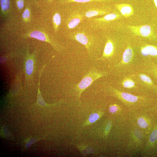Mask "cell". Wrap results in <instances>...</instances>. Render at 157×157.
Here are the masks:
<instances>
[{
    "label": "cell",
    "mask_w": 157,
    "mask_h": 157,
    "mask_svg": "<svg viewBox=\"0 0 157 157\" xmlns=\"http://www.w3.org/2000/svg\"><path fill=\"white\" fill-rule=\"evenodd\" d=\"M68 38L83 44L86 49L90 58L94 59L99 57L100 41L95 31L87 25L78 27L69 33Z\"/></svg>",
    "instance_id": "obj_1"
},
{
    "label": "cell",
    "mask_w": 157,
    "mask_h": 157,
    "mask_svg": "<svg viewBox=\"0 0 157 157\" xmlns=\"http://www.w3.org/2000/svg\"><path fill=\"white\" fill-rule=\"evenodd\" d=\"M108 72L102 71L95 67L91 69L83 77L81 81L75 85L74 90L79 99L82 93L95 81L107 75Z\"/></svg>",
    "instance_id": "obj_2"
},
{
    "label": "cell",
    "mask_w": 157,
    "mask_h": 157,
    "mask_svg": "<svg viewBox=\"0 0 157 157\" xmlns=\"http://www.w3.org/2000/svg\"><path fill=\"white\" fill-rule=\"evenodd\" d=\"M121 17L118 12H111L100 17H94L87 19L88 24L86 25L90 29L96 31L101 28L103 25L117 19Z\"/></svg>",
    "instance_id": "obj_3"
},
{
    "label": "cell",
    "mask_w": 157,
    "mask_h": 157,
    "mask_svg": "<svg viewBox=\"0 0 157 157\" xmlns=\"http://www.w3.org/2000/svg\"><path fill=\"white\" fill-rule=\"evenodd\" d=\"M116 47L114 40L110 37H107L102 56L96 60L109 63L113 62Z\"/></svg>",
    "instance_id": "obj_4"
},
{
    "label": "cell",
    "mask_w": 157,
    "mask_h": 157,
    "mask_svg": "<svg viewBox=\"0 0 157 157\" xmlns=\"http://www.w3.org/2000/svg\"><path fill=\"white\" fill-rule=\"evenodd\" d=\"M25 36L48 42L57 51L60 52L62 50V48L60 45L53 38L41 31L38 30L33 31L27 34Z\"/></svg>",
    "instance_id": "obj_5"
},
{
    "label": "cell",
    "mask_w": 157,
    "mask_h": 157,
    "mask_svg": "<svg viewBox=\"0 0 157 157\" xmlns=\"http://www.w3.org/2000/svg\"><path fill=\"white\" fill-rule=\"evenodd\" d=\"M127 27L135 35L149 38L156 39L157 38L152 27L149 25H128Z\"/></svg>",
    "instance_id": "obj_6"
},
{
    "label": "cell",
    "mask_w": 157,
    "mask_h": 157,
    "mask_svg": "<svg viewBox=\"0 0 157 157\" xmlns=\"http://www.w3.org/2000/svg\"><path fill=\"white\" fill-rule=\"evenodd\" d=\"M85 19L96 17L104 15L112 12L111 8L109 7H93L82 11Z\"/></svg>",
    "instance_id": "obj_7"
},
{
    "label": "cell",
    "mask_w": 157,
    "mask_h": 157,
    "mask_svg": "<svg viewBox=\"0 0 157 157\" xmlns=\"http://www.w3.org/2000/svg\"><path fill=\"white\" fill-rule=\"evenodd\" d=\"M85 19L82 11L78 10L74 11L71 13L67 19V27L69 29H74Z\"/></svg>",
    "instance_id": "obj_8"
},
{
    "label": "cell",
    "mask_w": 157,
    "mask_h": 157,
    "mask_svg": "<svg viewBox=\"0 0 157 157\" xmlns=\"http://www.w3.org/2000/svg\"><path fill=\"white\" fill-rule=\"evenodd\" d=\"M134 55V51L132 48L131 46L128 45L123 53L121 61L115 64V67H119L130 63L132 61Z\"/></svg>",
    "instance_id": "obj_9"
},
{
    "label": "cell",
    "mask_w": 157,
    "mask_h": 157,
    "mask_svg": "<svg viewBox=\"0 0 157 157\" xmlns=\"http://www.w3.org/2000/svg\"><path fill=\"white\" fill-rule=\"evenodd\" d=\"M115 6L121 15L125 18L129 17L133 15V8L130 4L126 3L116 4Z\"/></svg>",
    "instance_id": "obj_10"
},
{
    "label": "cell",
    "mask_w": 157,
    "mask_h": 157,
    "mask_svg": "<svg viewBox=\"0 0 157 157\" xmlns=\"http://www.w3.org/2000/svg\"><path fill=\"white\" fill-rule=\"evenodd\" d=\"M140 52L144 56H150L157 57V47L148 44L144 45L141 47Z\"/></svg>",
    "instance_id": "obj_11"
},
{
    "label": "cell",
    "mask_w": 157,
    "mask_h": 157,
    "mask_svg": "<svg viewBox=\"0 0 157 157\" xmlns=\"http://www.w3.org/2000/svg\"><path fill=\"white\" fill-rule=\"evenodd\" d=\"M133 75L137 77L139 81H140L142 83H143L144 85L154 89H157V86L154 83L151 78L147 75L144 74L138 73Z\"/></svg>",
    "instance_id": "obj_12"
},
{
    "label": "cell",
    "mask_w": 157,
    "mask_h": 157,
    "mask_svg": "<svg viewBox=\"0 0 157 157\" xmlns=\"http://www.w3.org/2000/svg\"><path fill=\"white\" fill-rule=\"evenodd\" d=\"M0 4L1 15H6L8 13L10 8V0H0Z\"/></svg>",
    "instance_id": "obj_13"
},
{
    "label": "cell",
    "mask_w": 157,
    "mask_h": 157,
    "mask_svg": "<svg viewBox=\"0 0 157 157\" xmlns=\"http://www.w3.org/2000/svg\"><path fill=\"white\" fill-rule=\"evenodd\" d=\"M34 69V61L31 58H29L26 60L25 65L26 73L27 76H31Z\"/></svg>",
    "instance_id": "obj_14"
},
{
    "label": "cell",
    "mask_w": 157,
    "mask_h": 157,
    "mask_svg": "<svg viewBox=\"0 0 157 157\" xmlns=\"http://www.w3.org/2000/svg\"><path fill=\"white\" fill-rule=\"evenodd\" d=\"M121 84L123 87L126 88H132L136 86L135 81L130 77L124 78L121 82Z\"/></svg>",
    "instance_id": "obj_15"
},
{
    "label": "cell",
    "mask_w": 157,
    "mask_h": 157,
    "mask_svg": "<svg viewBox=\"0 0 157 157\" xmlns=\"http://www.w3.org/2000/svg\"><path fill=\"white\" fill-rule=\"evenodd\" d=\"M101 115L99 113H94L91 114L88 119L84 123L83 126H88L95 122L100 118Z\"/></svg>",
    "instance_id": "obj_16"
},
{
    "label": "cell",
    "mask_w": 157,
    "mask_h": 157,
    "mask_svg": "<svg viewBox=\"0 0 157 157\" xmlns=\"http://www.w3.org/2000/svg\"><path fill=\"white\" fill-rule=\"evenodd\" d=\"M52 20L54 30L55 32H56L61 23V19L60 15L57 13H55L53 16Z\"/></svg>",
    "instance_id": "obj_17"
},
{
    "label": "cell",
    "mask_w": 157,
    "mask_h": 157,
    "mask_svg": "<svg viewBox=\"0 0 157 157\" xmlns=\"http://www.w3.org/2000/svg\"><path fill=\"white\" fill-rule=\"evenodd\" d=\"M111 0H64V1L65 3H85L92 2H108Z\"/></svg>",
    "instance_id": "obj_18"
},
{
    "label": "cell",
    "mask_w": 157,
    "mask_h": 157,
    "mask_svg": "<svg viewBox=\"0 0 157 157\" xmlns=\"http://www.w3.org/2000/svg\"><path fill=\"white\" fill-rule=\"evenodd\" d=\"M149 72L157 79V65L152 63L149 70Z\"/></svg>",
    "instance_id": "obj_19"
},
{
    "label": "cell",
    "mask_w": 157,
    "mask_h": 157,
    "mask_svg": "<svg viewBox=\"0 0 157 157\" xmlns=\"http://www.w3.org/2000/svg\"><path fill=\"white\" fill-rule=\"evenodd\" d=\"M157 140V127L152 132L149 137V141L151 144H154Z\"/></svg>",
    "instance_id": "obj_20"
},
{
    "label": "cell",
    "mask_w": 157,
    "mask_h": 157,
    "mask_svg": "<svg viewBox=\"0 0 157 157\" xmlns=\"http://www.w3.org/2000/svg\"><path fill=\"white\" fill-rule=\"evenodd\" d=\"M138 124L139 126L142 128H145L148 126V124L143 118L140 117L138 120Z\"/></svg>",
    "instance_id": "obj_21"
},
{
    "label": "cell",
    "mask_w": 157,
    "mask_h": 157,
    "mask_svg": "<svg viewBox=\"0 0 157 157\" xmlns=\"http://www.w3.org/2000/svg\"><path fill=\"white\" fill-rule=\"evenodd\" d=\"M30 13L28 8H26L22 15V18L25 22H28L30 19Z\"/></svg>",
    "instance_id": "obj_22"
},
{
    "label": "cell",
    "mask_w": 157,
    "mask_h": 157,
    "mask_svg": "<svg viewBox=\"0 0 157 157\" xmlns=\"http://www.w3.org/2000/svg\"><path fill=\"white\" fill-rule=\"evenodd\" d=\"M17 6L19 10L22 9L24 6V0H16Z\"/></svg>",
    "instance_id": "obj_23"
},
{
    "label": "cell",
    "mask_w": 157,
    "mask_h": 157,
    "mask_svg": "<svg viewBox=\"0 0 157 157\" xmlns=\"http://www.w3.org/2000/svg\"><path fill=\"white\" fill-rule=\"evenodd\" d=\"M118 109L117 106L115 105H111L109 108V112L111 113H115Z\"/></svg>",
    "instance_id": "obj_24"
},
{
    "label": "cell",
    "mask_w": 157,
    "mask_h": 157,
    "mask_svg": "<svg viewBox=\"0 0 157 157\" xmlns=\"http://www.w3.org/2000/svg\"><path fill=\"white\" fill-rule=\"evenodd\" d=\"M111 123L109 121L107 125L105 130V133L106 135H107L109 132L111 127Z\"/></svg>",
    "instance_id": "obj_25"
},
{
    "label": "cell",
    "mask_w": 157,
    "mask_h": 157,
    "mask_svg": "<svg viewBox=\"0 0 157 157\" xmlns=\"http://www.w3.org/2000/svg\"><path fill=\"white\" fill-rule=\"evenodd\" d=\"M156 7L157 8V0H153Z\"/></svg>",
    "instance_id": "obj_26"
},
{
    "label": "cell",
    "mask_w": 157,
    "mask_h": 157,
    "mask_svg": "<svg viewBox=\"0 0 157 157\" xmlns=\"http://www.w3.org/2000/svg\"><path fill=\"white\" fill-rule=\"evenodd\" d=\"M50 1H51V0H49Z\"/></svg>",
    "instance_id": "obj_27"
}]
</instances>
